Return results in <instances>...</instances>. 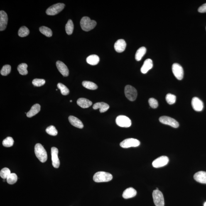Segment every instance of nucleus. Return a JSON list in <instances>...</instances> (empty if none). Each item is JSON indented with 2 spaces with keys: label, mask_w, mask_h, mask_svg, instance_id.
<instances>
[{
  "label": "nucleus",
  "mask_w": 206,
  "mask_h": 206,
  "mask_svg": "<svg viewBox=\"0 0 206 206\" xmlns=\"http://www.w3.org/2000/svg\"><path fill=\"white\" fill-rule=\"evenodd\" d=\"M45 81L44 79H35L32 82L34 86L36 87H40L45 84Z\"/></svg>",
  "instance_id": "nucleus-38"
},
{
  "label": "nucleus",
  "mask_w": 206,
  "mask_h": 206,
  "mask_svg": "<svg viewBox=\"0 0 206 206\" xmlns=\"http://www.w3.org/2000/svg\"><path fill=\"white\" fill-rule=\"evenodd\" d=\"M8 16L4 11H0V30L4 31L7 26L8 23Z\"/></svg>",
  "instance_id": "nucleus-13"
},
{
  "label": "nucleus",
  "mask_w": 206,
  "mask_h": 206,
  "mask_svg": "<svg viewBox=\"0 0 206 206\" xmlns=\"http://www.w3.org/2000/svg\"><path fill=\"white\" fill-rule=\"evenodd\" d=\"M97 23L94 20H91L87 16H84L81 19L80 25L82 30L85 31H89L95 27Z\"/></svg>",
  "instance_id": "nucleus-2"
},
{
  "label": "nucleus",
  "mask_w": 206,
  "mask_h": 206,
  "mask_svg": "<svg viewBox=\"0 0 206 206\" xmlns=\"http://www.w3.org/2000/svg\"><path fill=\"white\" fill-rule=\"evenodd\" d=\"M140 145V142L139 140L134 138H128L125 139L120 143V146L123 148L137 147Z\"/></svg>",
  "instance_id": "nucleus-8"
},
{
  "label": "nucleus",
  "mask_w": 206,
  "mask_h": 206,
  "mask_svg": "<svg viewBox=\"0 0 206 206\" xmlns=\"http://www.w3.org/2000/svg\"><path fill=\"white\" fill-rule=\"evenodd\" d=\"M35 154L37 158L42 163H44L48 159L46 151L40 143H37L35 147Z\"/></svg>",
  "instance_id": "nucleus-1"
},
{
  "label": "nucleus",
  "mask_w": 206,
  "mask_h": 206,
  "mask_svg": "<svg viewBox=\"0 0 206 206\" xmlns=\"http://www.w3.org/2000/svg\"><path fill=\"white\" fill-rule=\"evenodd\" d=\"M198 11L200 13L206 12V3L202 5L199 8Z\"/></svg>",
  "instance_id": "nucleus-40"
},
{
  "label": "nucleus",
  "mask_w": 206,
  "mask_h": 206,
  "mask_svg": "<svg viewBox=\"0 0 206 206\" xmlns=\"http://www.w3.org/2000/svg\"><path fill=\"white\" fill-rule=\"evenodd\" d=\"M125 95L127 98L131 101H134L137 97V91L131 85L126 86L124 89Z\"/></svg>",
  "instance_id": "nucleus-4"
},
{
  "label": "nucleus",
  "mask_w": 206,
  "mask_h": 206,
  "mask_svg": "<svg viewBox=\"0 0 206 206\" xmlns=\"http://www.w3.org/2000/svg\"><path fill=\"white\" fill-rule=\"evenodd\" d=\"M68 119L69 122L75 127L80 129H82L84 127L82 121L75 116H70L68 118Z\"/></svg>",
  "instance_id": "nucleus-19"
},
{
  "label": "nucleus",
  "mask_w": 206,
  "mask_h": 206,
  "mask_svg": "<svg viewBox=\"0 0 206 206\" xmlns=\"http://www.w3.org/2000/svg\"><path fill=\"white\" fill-rule=\"evenodd\" d=\"M65 7V5L63 3H58L52 5L46 10V14L49 16H55L61 12Z\"/></svg>",
  "instance_id": "nucleus-5"
},
{
  "label": "nucleus",
  "mask_w": 206,
  "mask_h": 206,
  "mask_svg": "<svg viewBox=\"0 0 206 206\" xmlns=\"http://www.w3.org/2000/svg\"><path fill=\"white\" fill-rule=\"evenodd\" d=\"M146 52V49L144 47L140 48L137 51L136 54H135V59L138 61L141 60L143 56L144 55Z\"/></svg>",
  "instance_id": "nucleus-25"
},
{
  "label": "nucleus",
  "mask_w": 206,
  "mask_h": 206,
  "mask_svg": "<svg viewBox=\"0 0 206 206\" xmlns=\"http://www.w3.org/2000/svg\"><path fill=\"white\" fill-rule=\"evenodd\" d=\"M74 29V25L71 20H69L65 25V30L68 35H72Z\"/></svg>",
  "instance_id": "nucleus-28"
},
{
  "label": "nucleus",
  "mask_w": 206,
  "mask_h": 206,
  "mask_svg": "<svg viewBox=\"0 0 206 206\" xmlns=\"http://www.w3.org/2000/svg\"><path fill=\"white\" fill-rule=\"evenodd\" d=\"M13 143H14V140L11 137H8L6 139L3 140L2 142L3 146L6 147L12 146Z\"/></svg>",
  "instance_id": "nucleus-32"
},
{
  "label": "nucleus",
  "mask_w": 206,
  "mask_h": 206,
  "mask_svg": "<svg viewBox=\"0 0 206 206\" xmlns=\"http://www.w3.org/2000/svg\"><path fill=\"white\" fill-rule=\"evenodd\" d=\"M153 202L156 206H164L165 201L163 194L159 190H153L152 193Z\"/></svg>",
  "instance_id": "nucleus-6"
},
{
  "label": "nucleus",
  "mask_w": 206,
  "mask_h": 206,
  "mask_svg": "<svg viewBox=\"0 0 206 206\" xmlns=\"http://www.w3.org/2000/svg\"><path fill=\"white\" fill-rule=\"evenodd\" d=\"M99 57L98 56L96 55H91L87 59V63L92 65H97L99 63Z\"/></svg>",
  "instance_id": "nucleus-24"
},
{
  "label": "nucleus",
  "mask_w": 206,
  "mask_h": 206,
  "mask_svg": "<svg viewBox=\"0 0 206 206\" xmlns=\"http://www.w3.org/2000/svg\"><path fill=\"white\" fill-rule=\"evenodd\" d=\"M70 102H72V100H70Z\"/></svg>",
  "instance_id": "nucleus-42"
},
{
  "label": "nucleus",
  "mask_w": 206,
  "mask_h": 206,
  "mask_svg": "<svg viewBox=\"0 0 206 206\" xmlns=\"http://www.w3.org/2000/svg\"><path fill=\"white\" fill-rule=\"evenodd\" d=\"M126 46V44L124 40L120 39L117 40L114 45V48L116 51L119 53H121L124 51Z\"/></svg>",
  "instance_id": "nucleus-16"
},
{
  "label": "nucleus",
  "mask_w": 206,
  "mask_h": 206,
  "mask_svg": "<svg viewBox=\"0 0 206 206\" xmlns=\"http://www.w3.org/2000/svg\"><path fill=\"white\" fill-rule=\"evenodd\" d=\"M18 177L16 173H11L7 178V181L10 185H13L17 181Z\"/></svg>",
  "instance_id": "nucleus-31"
},
{
  "label": "nucleus",
  "mask_w": 206,
  "mask_h": 206,
  "mask_svg": "<svg viewBox=\"0 0 206 206\" xmlns=\"http://www.w3.org/2000/svg\"><path fill=\"white\" fill-rule=\"evenodd\" d=\"M116 123L118 126L121 127L128 128L131 125V119L127 116L124 115H119L116 119Z\"/></svg>",
  "instance_id": "nucleus-7"
},
{
  "label": "nucleus",
  "mask_w": 206,
  "mask_h": 206,
  "mask_svg": "<svg viewBox=\"0 0 206 206\" xmlns=\"http://www.w3.org/2000/svg\"><path fill=\"white\" fill-rule=\"evenodd\" d=\"M39 30L40 33L47 37H50L52 36V32L51 30L47 27L41 26Z\"/></svg>",
  "instance_id": "nucleus-29"
},
{
  "label": "nucleus",
  "mask_w": 206,
  "mask_h": 206,
  "mask_svg": "<svg viewBox=\"0 0 206 206\" xmlns=\"http://www.w3.org/2000/svg\"><path fill=\"white\" fill-rule=\"evenodd\" d=\"M11 67L10 65H5L1 71V74L2 76H7L11 72Z\"/></svg>",
  "instance_id": "nucleus-36"
},
{
  "label": "nucleus",
  "mask_w": 206,
  "mask_h": 206,
  "mask_svg": "<svg viewBox=\"0 0 206 206\" xmlns=\"http://www.w3.org/2000/svg\"><path fill=\"white\" fill-rule=\"evenodd\" d=\"M169 158L168 157L162 156L157 158L153 161L152 165L155 168H160L164 166L168 163Z\"/></svg>",
  "instance_id": "nucleus-11"
},
{
  "label": "nucleus",
  "mask_w": 206,
  "mask_h": 206,
  "mask_svg": "<svg viewBox=\"0 0 206 206\" xmlns=\"http://www.w3.org/2000/svg\"><path fill=\"white\" fill-rule=\"evenodd\" d=\"M52 164L55 168H58L60 166V162L58 157V149L52 147L51 150Z\"/></svg>",
  "instance_id": "nucleus-12"
},
{
  "label": "nucleus",
  "mask_w": 206,
  "mask_h": 206,
  "mask_svg": "<svg viewBox=\"0 0 206 206\" xmlns=\"http://www.w3.org/2000/svg\"><path fill=\"white\" fill-rule=\"evenodd\" d=\"M148 103L151 107L153 109H156L158 106L157 101L153 98H151L148 100Z\"/></svg>",
  "instance_id": "nucleus-39"
},
{
  "label": "nucleus",
  "mask_w": 206,
  "mask_h": 206,
  "mask_svg": "<svg viewBox=\"0 0 206 206\" xmlns=\"http://www.w3.org/2000/svg\"><path fill=\"white\" fill-rule=\"evenodd\" d=\"M204 206H206V202H205V203H204Z\"/></svg>",
  "instance_id": "nucleus-41"
},
{
  "label": "nucleus",
  "mask_w": 206,
  "mask_h": 206,
  "mask_svg": "<svg viewBox=\"0 0 206 206\" xmlns=\"http://www.w3.org/2000/svg\"><path fill=\"white\" fill-rule=\"evenodd\" d=\"M40 106L39 104H35L31 108L30 110L26 114V116L28 118H31L36 115L40 112Z\"/></svg>",
  "instance_id": "nucleus-23"
},
{
  "label": "nucleus",
  "mask_w": 206,
  "mask_h": 206,
  "mask_svg": "<svg viewBox=\"0 0 206 206\" xmlns=\"http://www.w3.org/2000/svg\"><path fill=\"white\" fill-rule=\"evenodd\" d=\"M56 66L59 71L64 77H67L69 75V70L67 66L63 62L58 61L56 62Z\"/></svg>",
  "instance_id": "nucleus-15"
},
{
  "label": "nucleus",
  "mask_w": 206,
  "mask_h": 206,
  "mask_svg": "<svg viewBox=\"0 0 206 206\" xmlns=\"http://www.w3.org/2000/svg\"><path fill=\"white\" fill-rule=\"evenodd\" d=\"M77 103L79 106L83 109L90 107L92 104V102L89 100L83 98H81L77 100Z\"/></svg>",
  "instance_id": "nucleus-22"
},
{
  "label": "nucleus",
  "mask_w": 206,
  "mask_h": 206,
  "mask_svg": "<svg viewBox=\"0 0 206 206\" xmlns=\"http://www.w3.org/2000/svg\"><path fill=\"white\" fill-rule=\"evenodd\" d=\"M172 72L175 77L179 80H181L184 77L183 69L180 64L174 63L172 67Z\"/></svg>",
  "instance_id": "nucleus-9"
},
{
  "label": "nucleus",
  "mask_w": 206,
  "mask_h": 206,
  "mask_svg": "<svg viewBox=\"0 0 206 206\" xmlns=\"http://www.w3.org/2000/svg\"><path fill=\"white\" fill-rule=\"evenodd\" d=\"M109 105L103 102L96 103L93 106V108L94 109H99L101 113L106 112L109 110Z\"/></svg>",
  "instance_id": "nucleus-21"
},
{
  "label": "nucleus",
  "mask_w": 206,
  "mask_h": 206,
  "mask_svg": "<svg viewBox=\"0 0 206 206\" xmlns=\"http://www.w3.org/2000/svg\"><path fill=\"white\" fill-rule=\"evenodd\" d=\"M160 122L163 124L168 125L174 128H178L179 123L176 120L168 116H162L159 118Z\"/></svg>",
  "instance_id": "nucleus-10"
},
{
  "label": "nucleus",
  "mask_w": 206,
  "mask_h": 206,
  "mask_svg": "<svg viewBox=\"0 0 206 206\" xmlns=\"http://www.w3.org/2000/svg\"><path fill=\"white\" fill-rule=\"evenodd\" d=\"M194 178L196 181L199 183L206 184V172L200 171L194 175Z\"/></svg>",
  "instance_id": "nucleus-17"
},
{
  "label": "nucleus",
  "mask_w": 206,
  "mask_h": 206,
  "mask_svg": "<svg viewBox=\"0 0 206 206\" xmlns=\"http://www.w3.org/2000/svg\"><path fill=\"white\" fill-rule=\"evenodd\" d=\"M46 132L48 134L52 136H55L58 134V132L55 126H50L46 128Z\"/></svg>",
  "instance_id": "nucleus-37"
},
{
  "label": "nucleus",
  "mask_w": 206,
  "mask_h": 206,
  "mask_svg": "<svg viewBox=\"0 0 206 206\" xmlns=\"http://www.w3.org/2000/svg\"><path fill=\"white\" fill-rule=\"evenodd\" d=\"M192 105L193 109L197 111H201L204 109V104L202 101L197 97L193 98L192 100Z\"/></svg>",
  "instance_id": "nucleus-14"
},
{
  "label": "nucleus",
  "mask_w": 206,
  "mask_h": 206,
  "mask_svg": "<svg viewBox=\"0 0 206 206\" xmlns=\"http://www.w3.org/2000/svg\"><path fill=\"white\" fill-rule=\"evenodd\" d=\"M57 87L60 89L62 95L66 96L68 95L70 92L69 89L66 87L64 84L61 83H59L57 84Z\"/></svg>",
  "instance_id": "nucleus-33"
},
{
  "label": "nucleus",
  "mask_w": 206,
  "mask_h": 206,
  "mask_svg": "<svg viewBox=\"0 0 206 206\" xmlns=\"http://www.w3.org/2000/svg\"><path fill=\"white\" fill-rule=\"evenodd\" d=\"M136 194V190L132 187H129L123 192L122 196L123 198L128 199L135 197Z\"/></svg>",
  "instance_id": "nucleus-20"
},
{
  "label": "nucleus",
  "mask_w": 206,
  "mask_h": 206,
  "mask_svg": "<svg viewBox=\"0 0 206 206\" xmlns=\"http://www.w3.org/2000/svg\"><path fill=\"white\" fill-rule=\"evenodd\" d=\"M30 34V31L25 26L21 27L18 31V35L21 37H25L27 36Z\"/></svg>",
  "instance_id": "nucleus-30"
},
{
  "label": "nucleus",
  "mask_w": 206,
  "mask_h": 206,
  "mask_svg": "<svg viewBox=\"0 0 206 206\" xmlns=\"http://www.w3.org/2000/svg\"><path fill=\"white\" fill-rule=\"evenodd\" d=\"M11 174V171L7 168H4L2 169L0 172V176L2 178L6 179Z\"/></svg>",
  "instance_id": "nucleus-35"
},
{
  "label": "nucleus",
  "mask_w": 206,
  "mask_h": 206,
  "mask_svg": "<svg viewBox=\"0 0 206 206\" xmlns=\"http://www.w3.org/2000/svg\"><path fill=\"white\" fill-rule=\"evenodd\" d=\"M27 67L28 65L25 63L20 64L18 66L17 70L20 75H27L28 73Z\"/></svg>",
  "instance_id": "nucleus-26"
},
{
  "label": "nucleus",
  "mask_w": 206,
  "mask_h": 206,
  "mask_svg": "<svg viewBox=\"0 0 206 206\" xmlns=\"http://www.w3.org/2000/svg\"><path fill=\"white\" fill-rule=\"evenodd\" d=\"M82 85L84 87L90 90H96L98 88L97 86L95 83L89 81H84L82 82Z\"/></svg>",
  "instance_id": "nucleus-27"
},
{
  "label": "nucleus",
  "mask_w": 206,
  "mask_h": 206,
  "mask_svg": "<svg viewBox=\"0 0 206 206\" xmlns=\"http://www.w3.org/2000/svg\"><path fill=\"white\" fill-rule=\"evenodd\" d=\"M112 179L113 176L111 174L104 171L98 172L93 176V180L96 182H109Z\"/></svg>",
  "instance_id": "nucleus-3"
},
{
  "label": "nucleus",
  "mask_w": 206,
  "mask_h": 206,
  "mask_svg": "<svg viewBox=\"0 0 206 206\" xmlns=\"http://www.w3.org/2000/svg\"><path fill=\"white\" fill-rule=\"evenodd\" d=\"M153 66L152 60L151 59H147L145 61L143 66L141 67V72L143 74H146L148 71L152 68Z\"/></svg>",
  "instance_id": "nucleus-18"
},
{
  "label": "nucleus",
  "mask_w": 206,
  "mask_h": 206,
  "mask_svg": "<svg viewBox=\"0 0 206 206\" xmlns=\"http://www.w3.org/2000/svg\"><path fill=\"white\" fill-rule=\"evenodd\" d=\"M176 96L171 94L169 93L166 96V100L169 104L172 105L176 101Z\"/></svg>",
  "instance_id": "nucleus-34"
}]
</instances>
